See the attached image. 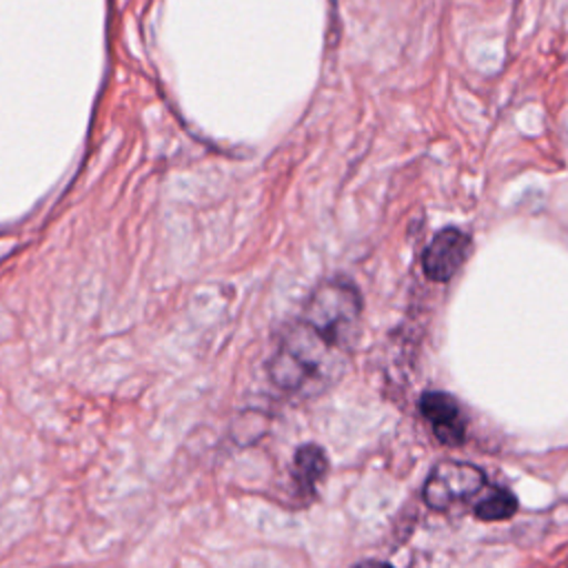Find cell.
Returning <instances> with one entry per match:
<instances>
[{
  "label": "cell",
  "instance_id": "6",
  "mask_svg": "<svg viewBox=\"0 0 568 568\" xmlns=\"http://www.w3.org/2000/svg\"><path fill=\"white\" fill-rule=\"evenodd\" d=\"M355 568H393L390 564H384V561H373V559H368V561H359Z\"/></svg>",
  "mask_w": 568,
  "mask_h": 568
},
{
  "label": "cell",
  "instance_id": "4",
  "mask_svg": "<svg viewBox=\"0 0 568 568\" xmlns=\"http://www.w3.org/2000/svg\"><path fill=\"white\" fill-rule=\"evenodd\" d=\"M326 470H328V459L320 446L306 444L297 448L293 459V477L300 490L313 493L315 486L324 479Z\"/></svg>",
  "mask_w": 568,
  "mask_h": 568
},
{
  "label": "cell",
  "instance_id": "2",
  "mask_svg": "<svg viewBox=\"0 0 568 568\" xmlns=\"http://www.w3.org/2000/svg\"><path fill=\"white\" fill-rule=\"evenodd\" d=\"M470 253V240L459 229L439 231L424 251L422 266L433 282L450 280Z\"/></svg>",
  "mask_w": 568,
  "mask_h": 568
},
{
  "label": "cell",
  "instance_id": "1",
  "mask_svg": "<svg viewBox=\"0 0 568 568\" xmlns=\"http://www.w3.org/2000/svg\"><path fill=\"white\" fill-rule=\"evenodd\" d=\"M486 486L481 468L466 462H442L424 484V501L435 510H448L479 495Z\"/></svg>",
  "mask_w": 568,
  "mask_h": 568
},
{
  "label": "cell",
  "instance_id": "3",
  "mask_svg": "<svg viewBox=\"0 0 568 568\" xmlns=\"http://www.w3.org/2000/svg\"><path fill=\"white\" fill-rule=\"evenodd\" d=\"M422 415L430 422L437 439L446 446L464 442V422L457 402L446 393H426L419 402Z\"/></svg>",
  "mask_w": 568,
  "mask_h": 568
},
{
  "label": "cell",
  "instance_id": "5",
  "mask_svg": "<svg viewBox=\"0 0 568 568\" xmlns=\"http://www.w3.org/2000/svg\"><path fill=\"white\" fill-rule=\"evenodd\" d=\"M517 510V499L508 493V490H493L488 493L477 506H475V515L484 521H499V519H508L513 513Z\"/></svg>",
  "mask_w": 568,
  "mask_h": 568
}]
</instances>
